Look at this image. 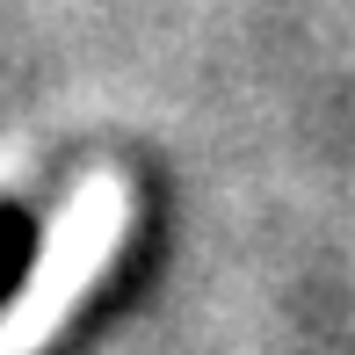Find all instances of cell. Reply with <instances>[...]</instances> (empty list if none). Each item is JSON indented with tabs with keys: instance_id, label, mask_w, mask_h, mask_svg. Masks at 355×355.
<instances>
[{
	"instance_id": "cell-1",
	"label": "cell",
	"mask_w": 355,
	"mask_h": 355,
	"mask_svg": "<svg viewBox=\"0 0 355 355\" xmlns=\"http://www.w3.org/2000/svg\"><path fill=\"white\" fill-rule=\"evenodd\" d=\"M123 225H131V189H123L116 174H94V182L73 189V203L51 225L44 261L29 268L22 297L0 312V355H37L58 327H66V312L102 283V268L116 261Z\"/></svg>"
},
{
	"instance_id": "cell-2",
	"label": "cell",
	"mask_w": 355,
	"mask_h": 355,
	"mask_svg": "<svg viewBox=\"0 0 355 355\" xmlns=\"http://www.w3.org/2000/svg\"><path fill=\"white\" fill-rule=\"evenodd\" d=\"M22 261H29V218L15 203H0V290L22 276Z\"/></svg>"
}]
</instances>
